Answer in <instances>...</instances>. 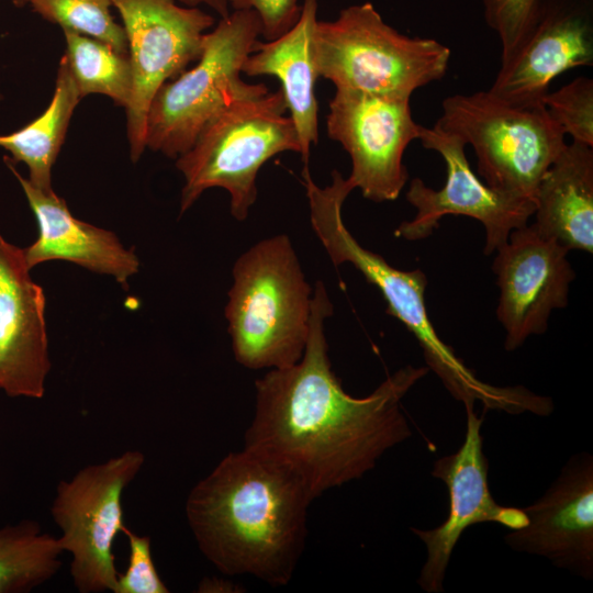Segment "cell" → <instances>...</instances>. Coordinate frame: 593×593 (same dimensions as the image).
Returning <instances> with one entry per match:
<instances>
[{
  "instance_id": "1",
  "label": "cell",
  "mask_w": 593,
  "mask_h": 593,
  "mask_svg": "<svg viewBox=\"0 0 593 593\" xmlns=\"http://www.w3.org/2000/svg\"><path fill=\"white\" fill-rule=\"evenodd\" d=\"M333 304L315 284L302 358L256 380V406L244 448L291 469L315 499L360 479L390 448L412 436L402 400L429 369L405 366L367 396L348 394L332 369L325 320Z\"/></svg>"
},
{
  "instance_id": "2",
  "label": "cell",
  "mask_w": 593,
  "mask_h": 593,
  "mask_svg": "<svg viewBox=\"0 0 593 593\" xmlns=\"http://www.w3.org/2000/svg\"><path fill=\"white\" fill-rule=\"evenodd\" d=\"M313 500L291 469L243 448L191 489L186 516L200 551L219 571L281 586L303 553Z\"/></svg>"
},
{
  "instance_id": "3",
  "label": "cell",
  "mask_w": 593,
  "mask_h": 593,
  "mask_svg": "<svg viewBox=\"0 0 593 593\" xmlns=\"http://www.w3.org/2000/svg\"><path fill=\"white\" fill-rule=\"evenodd\" d=\"M313 231L335 266L351 264L366 280L381 292L385 312L398 318L417 339L429 370L441 380L450 394L465 406L475 401L485 409L508 413L534 412L538 396L524 387H495L481 381L454 349L437 335L426 310L427 278L421 269L401 270L382 256L361 246L347 230L343 204L355 190L348 178L332 172V182L321 188L309 171L302 170Z\"/></svg>"
},
{
  "instance_id": "4",
  "label": "cell",
  "mask_w": 593,
  "mask_h": 593,
  "mask_svg": "<svg viewBox=\"0 0 593 593\" xmlns=\"http://www.w3.org/2000/svg\"><path fill=\"white\" fill-rule=\"evenodd\" d=\"M232 275L224 315L235 360L253 370L296 363L309 337L313 291L289 236L253 245Z\"/></svg>"
},
{
  "instance_id": "5",
  "label": "cell",
  "mask_w": 593,
  "mask_h": 593,
  "mask_svg": "<svg viewBox=\"0 0 593 593\" xmlns=\"http://www.w3.org/2000/svg\"><path fill=\"white\" fill-rule=\"evenodd\" d=\"M287 111L282 91L269 92L266 86L226 105L177 158L184 178L180 212L205 190L222 188L230 193L233 217L246 220L257 198L259 169L278 154L301 153Z\"/></svg>"
},
{
  "instance_id": "6",
  "label": "cell",
  "mask_w": 593,
  "mask_h": 593,
  "mask_svg": "<svg viewBox=\"0 0 593 593\" xmlns=\"http://www.w3.org/2000/svg\"><path fill=\"white\" fill-rule=\"evenodd\" d=\"M314 54L318 76L336 89L395 97H411L441 79L450 59L446 45L400 33L371 2L349 5L333 21H317Z\"/></svg>"
},
{
  "instance_id": "7",
  "label": "cell",
  "mask_w": 593,
  "mask_h": 593,
  "mask_svg": "<svg viewBox=\"0 0 593 593\" xmlns=\"http://www.w3.org/2000/svg\"><path fill=\"white\" fill-rule=\"evenodd\" d=\"M260 32L259 18L253 10H234L220 18L204 35L197 64L165 82L153 98L146 148L178 158L226 105L265 86L240 78Z\"/></svg>"
},
{
  "instance_id": "8",
  "label": "cell",
  "mask_w": 593,
  "mask_h": 593,
  "mask_svg": "<svg viewBox=\"0 0 593 593\" xmlns=\"http://www.w3.org/2000/svg\"><path fill=\"white\" fill-rule=\"evenodd\" d=\"M441 107L435 125L472 146L484 182L535 201L541 177L567 145L545 105H515L486 90L452 94Z\"/></svg>"
},
{
  "instance_id": "9",
  "label": "cell",
  "mask_w": 593,
  "mask_h": 593,
  "mask_svg": "<svg viewBox=\"0 0 593 593\" xmlns=\"http://www.w3.org/2000/svg\"><path fill=\"white\" fill-rule=\"evenodd\" d=\"M144 461L141 451L126 450L57 485L51 514L61 532L58 542L71 556L70 575L80 593H115L119 572L112 548L125 526L122 495Z\"/></svg>"
},
{
  "instance_id": "10",
  "label": "cell",
  "mask_w": 593,
  "mask_h": 593,
  "mask_svg": "<svg viewBox=\"0 0 593 593\" xmlns=\"http://www.w3.org/2000/svg\"><path fill=\"white\" fill-rule=\"evenodd\" d=\"M123 22L133 75L126 111L130 156L137 163L145 146L148 109L158 89L198 60L212 14L177 0H112Z\"/></svg>"
},
{
  "instance_id": "11",
  "label": "cell",
  "mask_w": 593,
  "mask_h": 593,
  "mask_svg": "<svg viewBox=\"0 0 593 593\" xmlns=\"http://www.w3.org/2000/svg\"><path fill=\"white\" fill-rule=\"evenodd\" d=\"M410 99L338 88L329 100L327 134L350 156L354 188L373 202L396 200L409 179L403 156L421 128Z\"/></svg>"
},
{
  "instance_id": "12",
  "label": "cell",
  "mask_w": 593,
  "mask_h": 593,
  "mask_svg": "<svg viewBox=\"0 0 593 593\" xmlns=\"http://www.w3.org/2000/svg\"><path fill=\"white\" fill-rule=\"evenodd\" d=\"M422 145L437 152L446 165V181L435 190L419 178L410 182L406 200L416 209L411 221L402 222L395 236L419 240L432 235L446 215L478 220L485 230L484 254L491 255L507 242L512 231L527 224L535 201L489 187L472 171L465 153V142L434 125H421Z\"/></svg>"
},
{
  "instance_id": "13",
  "label": "cell",
  "mask_w": 593,
  "mask_h": 593,
  "mask_svg": "<svg viewBox=\"0 0 593 593\" xmlns=\"http://www.w3.org/2000/svg\"><path fill=\"white\" fill-rule=\"evenodd\" d=\"M495 253L496 316L505 329V349L512 351L529 336L547 331L552 311L568 304L575 273L567 258L569 250L534 224L512 231Z\"/></svg>"
},
{
  "instance_id": "14",
  "label": "cell",
  "mask_w": 593,
  "mask_h": 593,
  "mask_svg": "<svg viewBox=\"0 0 593 593\" xmlns=\"http://www.w3.org/2000/svg\"><path fill=\"white\" fill-rule=\"evenodd\" d=\"M592 65L593 0H541L489 90L515 105H536L559 75Z\"/></svg>"
},
{
  "instance_id": "15",
  "label": "cell",
  "mask_w": 593,
  "mask_h": 593,
  "mask_svg": "<svg viewBox=\"0 0 593 593\" xmlns=\"http://www.w3.org/2000/svg\"><path fill=\"white\" fill-rule=\"evenodd\" d=\"M466 411L467 432L463 444L457 452L437 459L432 470V475L440 479L448 489V515L436 528H412L426 545L427 559L418 583L428 593L443 591L451 552L469 526L494 522L517 529L527 523L523 508L503 506L492 497L488 485L489 465L480 433L483 416L478 417L473 405H467Z\"/></svg>"
},
{
  "instance_id": "16",
  "label": "cell",
  "mask_w": 593,
  "mask_h": 593,
  "mask_svg": "<svg viewBox=\"0 0 593 593\" xmlns=\"http://www.w3.org/2000/svg\"><path fill=\"white\" fill-rule=\"evenodd\" d=\"M527 523L505 535L514 550L542 556L555 566L593 578V458H570L546 493L523 508Z\"/></svg>"
},
{
  "instance_id": "17",
  "label": "cell",
  "mask_w": 593,
  "mask_h": 593,
  "mask_svg": "<svg viewBox=\"0 0 593 593\" xmlns=\"http://www.w3.org/2000/svg\"><path fill=\"white\" fill-rule=\"evenodd\" d=\"M30 270L24 249L0 235V389L41 399L51 370L46 300Z\"/></svg>"
},
{
  "instance_id": "18",
  "label": "cell",
  "mask_w": 593,
  "mask_h": 593,
  "mask_svg": "<svg viewBox=\"0 0 593 593\" xmlns=\"http://www.w3.org/2000/svg\"><path fill=\"white\" fill-rule=\"evenodd\" d=\"M3 161L21 184L38 227L36 240L24 248V256L32 269L51 260H66L90 271L113 277L124 288L139 268V260L132 249H126L118 236L104 228L78 220L64 199L53 190L34 187L15 169Z\"/></svg>"
},
{
  "instance_id": "19",
  "label": "cell",
  "mask_w": 593,
  "mask_h": 593,
  "mask_svg": "<svg viewBox=\"0 0 593 593\" xmlns=\"http://www.w3.org/2000/svg\"><path fill=\"white\" fill-rule=\"evenodd\" d=\"M317 4V0H303L301 15L294 26L276 40L257 41L242 68V72L250 77L273 76L279 79L304 165L309 163L311 146L318 139L315 87L320 76L314 54Z\"/></svg>"
},
{
  "instance_id": "20",
  "label": "cell",
  "mask_w": 593,
  "mask_h": 593,
  "mask_svg": "<svg viewBox=\"0 0 593 593\" xmlns=\"http://www.w3.org/2000/svg\"><path fill=\"white\" fill-rule=\"evenodd\" d=\"M536 228L566 249L593 251V147L572 141L541 177Z\"/></svg>"
},
{
  "instance_id": "21",
  "label": "cell",
  "mask_w": 593,
  "mask_h": 593,
  "mask_svg": "<svg viewBox=\"0 0 593 593\" xmlns=\"http://www.w3.org/2000/svg\"><path fill=\"white\" fill-rule=\"evenodd\" d=\"M76 81L65 56L61 57L49 105L35 120L10 134L0 135V147L12 164L29 168V181L43 191H51L52 167L64 144L67 130L80 100Z\"/></svg>"
},
{
  "instance_id": "22",
  "label": "cell",
  "mask_w": 593,
  "mask_h": 593,
  "mask_svg": "<svg viewBox=\"0 0 593 593\" xmlns=\"http://www.w3.org/2000/svg\"><path fill=\"white\" fill-rule=\"evenodd\" d=\"M55 536L30 519L0 529V593H24L51 580L61 566Z\"/></svg>"
},
{
  "instance_id": "23",
  "label": "cell",
  "mask_w": 593,
  "mask_h": 593,
  "mask_svg": "<svg viewBox=\"0 0 593 593\" xmlns=\"http://www.w3.org/2000/svg\"><path fill=\"white\" fill-rule=\"evenodd\" d=\"M65 57L80 98L103 94L120 107L130 103L133 75L128 54H122L96 38L63 31Z\"/></svg>"
},
{
  "instance_id": "24",
  "label": "cell",
  "mask_w": 593,
  "mask_h": 593,
  "mask_svg": "<svg viewBox=\"0 0 593 593\" xmlns=\"http://www.w3.org/2000/svg\"><path fill=\"white\" fill-rule=\"evenodd\" d=\"M32 10L44 20L101 41L122 54H128L125 31L112 15V0H30Z\"/></svg>"
},
{
  "instance_id": "25",
  "label": "cell",
  "mask_w": 593,
  "mask_h": 593,
  "mask_svg": "<svg viewBox=\"0 0 593 593\" xmlns=\"http://www.w3.org/2000/svg\"><path fill=\"white\" fill-rule=\"evenodd\" d=\"M550 118L572 141L593 147V80L577 77L542 98Z\"/></svg>"
},
{
  "instance_id": "26",
  "label": "cell",
  "mask_w": 593,
  "mask_h": 593,
  "mask_svg": "<svg viewBox=\"0 0 593 593\" xmlns=\"http://www.w3.org/2000/svg\"><path fill=\"white\" fill-rule=\"evenodd\" d=\"M541 0H482L486 24L497 34L506 56L532 23Z\"/></svg>"
},
{
  "instance_id": "27",
  "label": "cell",
  "mask_w": 593,
  "mask_h": 593,
  "mask_svg": "<svg viewBox=\"0 0 593 593\" xmlns=\"http://www.w3.org/2000/svg\"><path fill=\"white\" fill-rule=\"evenodd\" d=\"M128 539V566L119 573L115 593H167L168 588L160 579L150 552V537L135 534L123 527Z\"/></svg>"
},
{
  "instance_id": "28",
  "label": "cell",
  "mask_w": 593,
  "mask_h": 593,
  "mask_svg": "<svg viewBox=\"0 0 593 593\" xmlns=\"http://www.w3.org/2000/svg\"><path fill=\"white\" fill-rule=\"evenodd\" d=\"M228 4L233 10L255 11L265 41L276 40L292 29L302 10L299 0H228Z\"/></svg>"
},
{
  "instance_id": "29",
  "label": "cell",
  "mask_w": 593,
  "mask_h": 593,
  "mask_svg": "<svg viewBox=\"0 0 593 593\" xmlns=\"http://www.w3.org/2000/svg\"><path fill=\"white\" fill-rule=\"evenodd\" d=\"M179 3L187 7L200 8V5H206L220 18H224L230 13L228 0H177Z\"/></svg>"
},
{
  "instance_id": "30",
  "label": "cell",
  "mask_w": 593,
  "mask_h": 593,
  "mask_svg": "<svg viewBox=\"0 0 593 593\" xmlns=\"http://www.w3.org/2000/svg\"><path fill=\"white\" fill-rule=\"evenodd\" d=\"M13 1L18 5H25L29 3L30 0H13Z\"/></svg>"
},
{
  "instance_id": "31",
  "label": "cell",
  "mask_w": 593,
  "mask_h": 593,
  "mask_svg": "<svg viewBox=\"0 0 593 593\" xmlns=\"http://www.w3.org/2000/svg\"><path fill=\"white\" fill-rule=\"evenodd\" d=\"M2 99H3V96H2L1 92H0V101H1Z\"/></svg>"
}]
</instances>
